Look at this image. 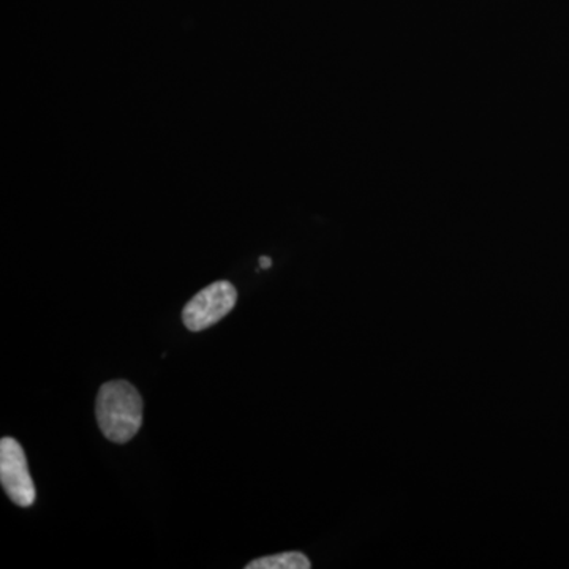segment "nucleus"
<instances>
[{
  "mask_svg": "<svg viewBox=\"0 0 569 569\" xmlns=\"http://www.w3.org/2000/svg\"><path fill=\"white\" fill-rule=\"evenodd\" d=\"M142 399L129 381H108L97 396L96 415L100 430L114 443H127L142 425Z\"/></svg>",
  "mask_w": 569,
  "mask_h": 569,
  "instance_id": "f257e3e1",
  "label": "nucleus"
},
{
  "mask_svg": "<svg viewBox=\"0 0 569 569\" xmlns=\"http://www.w3.org/2000/svg\"><path fill=\"white\" fill-rule=\"evenodd\" d=\"M312 563L302 552H282L250 561L246 569H309Z\"/></svg>",
  "mask_w": 569,
  "mask_h": 569,
  "instance_id": "20e7f679",
  "label": "nucleus"
},
{
  "mask_svg": "<svg viewBox=\"0 0 569 569\" xmlns=\"http://www.w3.org/2000/svg\"><path fill=\"white\" fill-rule=\"evenodd\" d=\"M238 302V291L234 284L219 280L203 288L193 296L182 310L186 328L192 332H201L219 323L234 309Z\"/></svg>",
  "mask_w": 569,
  "mask_h": 569,
  "instance_id": "f03ea898",
  "label": "nucleus"
},
{
  "mask_svg": "<svg viewBox=\"0 0 569 569\" xmlns=\"http://www.w3.org/2000/svg\"><path fill=\"white\" fill-rule=\"evenodd\" d=\"M0 482L7 496L21 508L32 507L36 501V485L24 449L14 438L3 437L0 440Z\"/></svg>",
  "mask_w": 569,
  "mask_h": 569,
  "instance_id": "7ed1b4c3",
  "label": "nucleus"
},
{
  "mask_svg": "<svg viewBox=\"0 0 569 569\" xmlns=\"http://www.w3.org/2000/svg\"><path fill=\"white\" fill-rule=\"evenodd\" d=\"M260 266H261V269H269V268H271V266H272L271 258L261 257L260 258Z\"/></svg>",
  "mask_w": 569,
  "mask_h": 569,
  "instance_id": "39448f33",
  "label": "nucleus"
}]
</instances>
